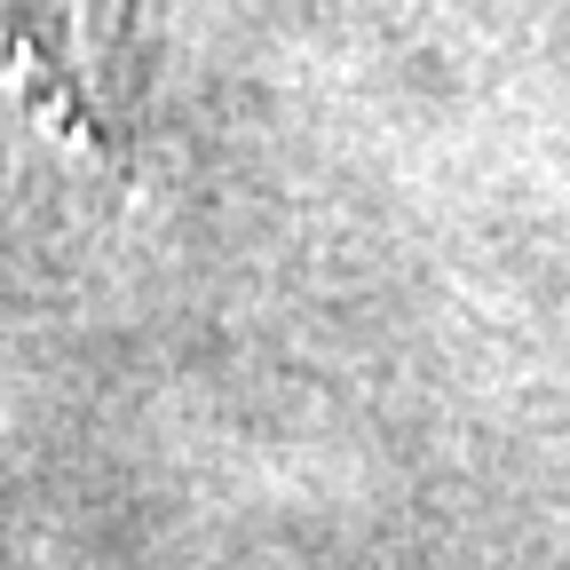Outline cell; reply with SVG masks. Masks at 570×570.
Masks as SVG:
<instances>
[{
    "instance_id": "6da1fadb",
    "label": "cell",
    "mask_w": 570,
    "mask_h": 570,
    "mask_svg": "<svg viewBox=\"0 0 570 570\" xmlns=\"http://www.w3.org/2000/svg\"><path fill=\"white\" fill-rule=\"evenodd\" d=\"M127 40V0H0V88H17L63 142L104 151L111 63Z\"/></svg>"
}]
</instances>
